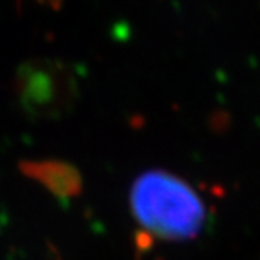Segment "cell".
<instances>
[{"mask_svg": "<svg viewBox=\"0 0 260 260\" xmlns=\"http://www.w3.org/2000/svg\"><path fill=\"white\" fill-rule=\"evenodd\" d=\"M19 169L25 176L39 181L56 198L66 203L83 191V176L76 166L66 160H20Z\"/></svg>", "mask_w": 260, "mask_h": 260, "instance_id": "obj_3", "label": "cell"}, {"mask_svg": "<svg viewBox=\"0 0 260 260\" xmlns=\"http://www.w3.org/2000/svg\"><path fill=\"white\" fill-rule=\"evenodd\" d=\"M130 208L140 225L168 240H189L206 225L208 211L198 191L162 169L140 174L130 189Z\"/></svg>", "mask_w": 260, "mask_h": 260, "instance_id": "obj_1", "label": "cell"}, {"mask_svg": "<svg viewBox=\"0 0 260 260\" xmlns=\"http://www.w3.org/2000/svg\"><path fill=\"white\" fill-rule=\"evenodd\" d=\"M15 93L20 108L34 120H53L66 115L80 95L71 64L59 59L24 61L15 71Z\"/></svg>", "mask_w": 260, "mask_h": 260, "instance_id": "obj_2", "label": "cell"}]
</instances>
